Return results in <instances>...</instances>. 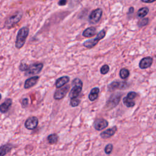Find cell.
I'll list each match as a JSON object with an SVG mask.
<instances>
[{
    "label": "cell",
    "instance_id": "cell-11",
    "mask_svg": "<svg viewBox=\"0 0 156 156\" xmlns=\"http://www.w3.org/2000/svg\"><path fill=\"white\" fill-rule=\"evenodd\" d=\"M38 124V120L35 117H31L28 118L25 122V127L29 130H34L35 129Z\"/></svg>",
    "mask_w": 156,
    "mask_h": 156
},
{
    "label": "cell",
    "instance_id": "cell-12",
    "mask_svg": "<svg viewBox=\"0 0 156 156\" xmlns=\"http://www.w3.org/2000/svg\"><path fill=\"white\" fill-rule=\"evenodd\" d=\"M117 131V127L116 126H115L112 127V128L108 129L106 130L105 131L101 132L100 134V136L103 139H107V138H109L112 137L113 135H114Z\"/></svg>",
    "mask_w": 156,
    "mask_h": 156
},
{
    "label": "cell",
    "instance_id": "cell-28",
    "mask_svg": "<svg viewBox=\"0 0 156 156\" xmlns=\"http://www.w3.org/2000/svg\"><path fill=\"white\" fill-rule=\"evenodd\" d=\"M113 148H114L113 144H107V145L106 146L105 148V153H106V154H110L112 152V150H113Z\"/></svg>",
    "mask_w": 156,
    "mask_h": 156
},
{
    "label": "cell",
    "instance_id": "cell-7",
    "mask_svg": "<svg viewBox=\"0 0 156 156\" xmlns=\"http://www.w3.org/2000/svg\"><path fill=\"white\" fill-rule=\"evenodd\" d=\"M121 96H122V95L120 94V93H116V94L112 95L107 102L106 108H109L111 109V108H114L116 107L118 105L119 102L120 101Z\"/></svg>",
    "mask_w": 156,
    "mask_h": 156
},
{
    "label": "cell",
    "instance_id": "cell-29",
    "mask_svg": "<svg viewBox=\"0 0 156 156\" xmlns=\"http://www.w3.org/2000/svg\"><path fill=\"white\" fill-rule=\"evenodd\" d=\"M28 98H25L23 99L22 101V106L23 107L25 108L28 106Z\"/></svg>",
    "mask_w": 156,
    "mask_h": 156
},
{
    "label": "cell",
    "instance_id": "cell-19",
    "mask_svg": "<svg viewBox=\"0 0 156 156\" xmlns=\"http://www.w3.org/2000/svg\"><path fill=\"white\" fill-rule=\"evenodd\" d=\"M12 149V146L11 144H5L0 147V156L5 155L9 153Z\"/></svg>",
    "mask_w": 156,
    "mask_h": 156
},
{
    "label": "cell",
    "instance_id": "cell-30",
    "mask_svg": "<svg viewBox=\"0 0 156 156\" xmlns=\"http://www.w3.org/2000/svg\"><path fill=\"white\" fill-rule=\"evenodd\" d=\"M67 3V0H59V2H58V5L61 6H63L66 5Z\"/></svg>",
    "mask_w": 156,
    "mask_h": 156
},
{
    "label": "cell",
    "instance_id": "cell-6",
    "mask_svg": "<svg viewBox=\"0 0 156 156\" xmlns=\"http://www.w3.org/2000/svg\"><path fill=\"white\" fill-rule=\"evenodd\" d=\"M102 15V10L100 8L93 10L88 17V22L91 24H96L98 23Z\"/></svg>",
    "mask_w": 156,
    "mask_h": 156
},
{
    "label": "cell",
    "instance_id": "cell-22",
    "mask_svg": "<svg viewBox=\"0 0 156 156\" xmlns=\"http://www.w3.org/2000/svg\"><path fill=\"white\" fill-rule=\"evenodd\" d=\"M130 73L127 68H121L120 71V76L122 79H126L129 76Z\"/></svg>",
    "mask_w": 156,
    "mask_h": 156
},
{
    "label": "cell",
    "instance_id": "cell-10",
    "mask_svg": "<svg viewBox=\"0 0 156 156\" xmlns=\"http://www.w3.org/2000/svg\"><path fill=\"white\" fill-rule=\"evenodd\" d=\"M108 125V121L104 118H98L93 123V126L96 131H102L104 129L106 128Z\"/></svg>",
    "mask_w": 156,
    "mask_h": 156
},
{
    "label": "cell",
    "instance_id": "cell-31",
    "mask_svg": "<svg viewBox=\"0 0 156 156\" xmlns=\"http://www.w3.org/2000/svg\"><path fill=\"white\" fill-rule=\"evenodd\" d=\"M141 1L144 3H152L156 2V0H141Z\"/></svg>",
    "mask_w": 156,
    "mask_h": 156
},
{
    "label": "cell",
    "instance_id": "cell-18",
    "mask_svg": "<svg viewBox=\"0 0 156 156\" xmlns=\"http://www.w3.org/2000/svg\"><path fill=\"white\" fill-rule=\"evenodd\" d=\"M99 91H100V90L98 87H95V88H92L88 95L89 100L91 101H95L98 97Z\"/></svg>",
    "mask_w": 156,
    "mask_h": 156
},
{
    "label": "cell",
    "instance_id": "cell-17",
    "mask_svg": "<svg viewBox=\"0 0 156 156\" xmlns=\"http://www.w3.org/2000/svg\"><path fill=\"white\" fill-rule=\"evenodd\" d=\"M69 81H70V78L68 76H65L61 77L57 79L56 82V87L58 88H61L64 85H65V84H67Z\"/></svg>",
    "mask_w": 156,
    "mask_h": 156
},
{
    "label": "cell",
    "instance_id": "cell-5",
    "mask_svg": "<svg viewBox=\"0 0 156 156\" xmlns=\"http://www.w3.org/2000/svg\"><path fill=\"white\" fill-rule=\"evenodd\" d=\"M43 67V64L42 63H35L30 65H28L25 71L26 75H34L38 74L42 70Z\"/></svg>",
    "mask_w": 156,
    "mask_h": 156
},
{
    "label": "cell",
    "instance_id": "cell-33",
    "mask_svg": "<svg viewBox=\"0 0 156 156\" xmlns=\"http://www.w3.org/2000/svg\"><path fill=\"white\" fill-rule=\"evenodd\" d=\"M1 99H2V95L0 94V100H1Z\"/></svg>",
    "mask_w": 156,
    "mask_h": 156
},
{
    "label": "cell",
    "instance_id": "cell-2",
    "mask_svg": "<svg viewBox=\"0 0 156 156\" xmlns=\"http://www.w3.org/2000/svg\"><path fill=\"white\" fill-rule=\"evenodd\" d=\"M73 88L69 93V98L71 99L77 98L79 96L83 87L82 81L79 78H75L72 81Z\"/></svg>",
    "mask_w": 156,
    "mask_h": 156
},
{
    "label": "cell",
    "instance_id": "cell-13",
    "mask_svg": "<svg viewBox=\"0 0 156 156\" xmlns=\"http://www.w3.org/2000/svg\"><path fill=\"white\" fill-rule=\"evenodd\" d=\"M153 63V59L151 57H146L143 58L140 63L139 67L141 69H146L150 67Z\"/></svg>",
    "mask_w": 156,
    "mask_h": 156
},
{
    "label": "cell",
    "instance_id": "cell-14",
    "mask_svg": "<svg viewBox=\"0 0 156 156\" xmlns=\"http://www.w3.org/2000/svg\"><path fill=\"white\" fill-rule=\"evenodd\" d=\"M12 101L10 98L6 99L3 103H2L1 105H0V112L2 113H6L10 109V108L12 106Z\"/></svg>",
    "mask_w": 156,
    "mask_h": 156
},
{
    "label": "cell",
    "instance_id": "cell-27",
    "mask_svg": "<svg viewBox=\"0 0 156 156\" xmlns=\"http://www.w3.org/2000/svg\"><path fill=\"white\" fill-rule=\"evenodd\" d=\"M138 94L136 92L134 91H130L128 93L126 98L130 100H133L137 96H138Z\"/></svg>",
    "mask_w": 156,
    "mask_h": 156
},
{
    "label": "cell",
    "instance_id": "cell-25",
    "mask_svg": "<svg viewBox=\"0 0 156 156\" xmlns=\"http://www.w3.org/2000/svg\"><path fill=\"white\" fill-rule=\"evenodd\" d=\"M81 102V100L77 98H73L71 99L70 100V106L71 107H77L79 105V104Z\"/></svg>",
    "mask_w": 156,
    "mask_h": 156
},
{
    "label": "cell",
    "instance_id": "cell-9",
    "mask_svg": "<svg viewBox=\"0 0 156 156\" xmlns=\"http://www.w3.org/2000/svg\"><path fill=\"white\" fill-rule=\"evenodd\" d=\"M70 85H67L63 87H62L61 88H59L55 93L54 98L56 100H60L63 99L68 92L70 90Z\"/></svg>",
    "mask_w": 156,
    "mask_h": 156
},
{
    "label": "cell",
    "instance_id": "cell-21",
    "mask_svg": "<svg viewBox=\"0 0 156 156\" xmlns=\"http://www.w3.org/2000/svg\"><path fill=\"white\" fill-rule=\"evenodd\" d=\"M59 140V137L56 134H51L48 137V141L49 144H56Z\"/></svg>",
    "mask_w": 156,
    "mask_h": 156
},
{
    "label": "cell",
    "instance_id": "cell-32",
    "mask_svg": "<svg viewBox=\"0 0 156 156\" xmlns=\"http://www.w3.org/2000/svg\"><path fill=\"white\" fill-rule=\"evenodd\" d=\"M134 12V8L133 7H131L129 9V11H128V14H133Z\"/></svg>",
    "mask_w": 156,
    "mask_h": 156
},
{
    "label": "cell",
    "instance_id": "cell-15",
    "mask_svg": "<svg viewBox=\"0 0 156 156\" xmlns=\"http://www.w3.org/2000/svg\"><path fill=\"white\" fill-rule=\"evenodd\" d=\"M38 79H39V77L37 76H33V77H31L30 78L26 79L25 82V84H24L25 88L28 89V88H30L32 87L37 83Z\"/></svg>",
    "mask_w": 156,
    "mask_h": 156
},
{
    "label": "cell",
    "instance_id": "cell-20",
    "mask_svg": "<svg viewBox=\"0 0 156 156\" xmlns=\"http://www.w3.org/2000/svg\"><path fill=\"white\" fill-rule=\"evenodd\" d=\"M149 9L147 7H144V8H142L141 9H140L137 14V15L138 17L139 18H144V17H146L148 14L149 13Z\"/></svg>",
    "mask_w": 156,
    "mask_h": 156
},
{
    "label": "cell",
    "instance_id": "cell-8",
    "mask_svg": "<svg viewBox=\"0 0 156 156\" xmlns=\"http://www.w3.org/2000/svg\"><path fill=\"white\" fill-rule=\"evenodd\" d=\"M128 86V84L127 82L115 81L112 82L111 84L108 85V90L109 91H114L117 89H120V90L125 89V88H127Z\"/></svg>",
    "mask_w": 156,
    "mask_h": 156
},
{
    "label": "cell",
    "instance_id": "cell-1",
    "mask_svg": "<svg viewBox=\"0 0 156 156\" xmlns=\"http://www.w3.org/2000/svg\"><path fill=\"white\" fill-rule=\"evenodd\" d=\"M29 32V29L27 27H23L18 31L15 41V46L17 48L21 49L24 46Z\"/></svg>",
    "mask_w": 156,
    "mask_h": 156
},
{
    "label": "cell",
    "instance_id": "cell-26",
    "mask_svg": "<svg viewBox=\"0 0 156 156\" xmlns=\"http://www.w3.org/2000/svg\"><path fill=\"white\" fill-rule=\"evenodd\" d=\"M109 70H110V68H109L108 65H104L101 68L100 71H101V73L102 75H106V74H108L109 73Z\"/></svg>",
    "mask_w": 156,
    "mask_h": 156
},
{
    "label": "cell",
    "instance_id": "cell-4",
    "mask_svg": "<svg viewBox=\"0 0 156 156\" xmlns=\"http://www.w3.org/2000/svg\"><path fill=\"white\" fill-rule=\"evenodd\" d=\"M106 34V32L105 31V29H102L96 35V38L91 39V40H88L85 41L84 43H83V46L87 48L88 49H91L92 48H93L94 46H95L98 43L102 40V38H104L105 37Z\"/></svg>",
    "mask_w": 156,
    "mask_h": 156
},
{
    "label": "cell",
    "instance_id": "cell-23",
    "mask_svg": "<svg viewBox=\"0 0 156 156\" xmlns=\"http://www.w3.org/2000/svg\"><path fill=\"white\" fill-rule=\"evenodd\" d=\"M123 104L128 108H132L135 105V102L133 100H130L126 97L123 98Z\"/></svg>",
    "mask_w": 156,
    "mask_h": 156
},
{
    "label": "cell",
    "instance_id": "cell-16",
    "mask_svg": "<svg viewBox=\"0 0 156 156\" xmlns=\"http://www.w3.org/2000/svg\"><path fill=\"white\" fill-rule=\"evenodd\" d=\"M96 34V29L95 27H89L85 29L82 33V35L85 38H90Z\"/></svg>",
    "mask_w": 156,
    "mask_h": 156
},
{
    "label": "cell",
    "instance_id": "cell-24",
    "mask_svg": "<svg viewBox=\"0 0 156 156\" xmlns=\"http://www.w3.org/2000/svg\"><path fill=\"white\" fill-rule=\"evenodd\" d=\"M149 23V18H144L138 22V26L140 28H142L143 26H146Z\"/></svg>",
    "mask_w": 156,
    "mask_h": 156
},
{
    "label": "cell",
    "instance_id": "cell-3",
    "mask_svg": "<svg viewBox=\"0 0 156 156\" xmlns=\"http://www.w3.org/2000/svg\"><path fill=\"white\" fill-rule=\"evenodd\" d=\"M23 13L21 11H18L14 15L9 16L6 20L5 26L7 29H11L16 25L22 19Z\"/></svg>",
    "mask_w": 156,
    "mask_h": 156
}]
</instances>
